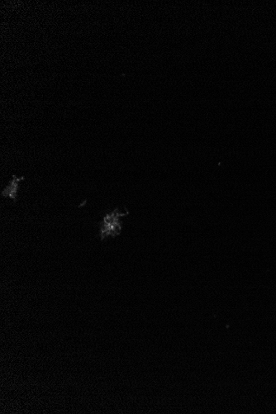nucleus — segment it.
<instances>
[{
	"instance_id": "1",
	"label": "nucleus",
	"mask_w": 276,
	"mask_h": 414,
	"mask_svg": "<svg viewBox=\"0 0 276 414\" xmlns=\"http://www.w3.org/2000/svg\"><path fill=\"white\" fill-rule=\"evenodd\" d=\"M128 212H120L119 209H115L105 215L101 222V239H105L108 236H115L120 234L121 230V218L127 216Z\"/></svg>"
},
{
	"instance_id": "2",
	"label": "nucleus",
	"mask_w": 276,
	"mask_h": 414,
	"mask_svg": "<svg viewBox=\"0 0 276 414\" xmlns=\"http://www.w3.org/2000/svg\"><path fill=\"white\" fill-rule=\"evenodd\" d=\"M23 179H24V177L17 178V177L14 176L13 180H11L9 185L6 187L5 189H3V193H2V196L3 197L9 198H10L13 201L16 200L17 190H18V188H19V183Z\"/></svg>"
}]
</instances>
